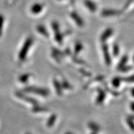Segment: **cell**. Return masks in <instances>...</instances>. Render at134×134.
<instances>
[{
	"label": "cell",
	"mask_w": 134,
	"mask_h": 134,
	"mask_svg": "<svg viewBox=\"0 0 134 134\" xmlns=\"http://www.w3.org/2000/svg\"><path fill=\"white\" fill-rule=\"evenodd\" d=\"M33 42L34 39L31 37L26 38L23 43V46H22L21 50L19 52V53H18V58H19V61L23 62L26 60L27 56V53L29 52V49L32 46Z\"/></svg>",
	"instance_id": "1"
},
{
	"label": "cell",
	"mask_w": 134,
	"mask_h": 134,
	"mask_svg": "<svg viewBox=\"0 0 134 134\" xmlns=\"http://www.w3.org/2000/svg\"><path fill=\"white\" fill-rule=\"evenodd\" d=\"M24 91L27 93H33L37 94L38 96L43 97H47L49 95L50 91L48 89L44 88H41V87L37 86H27L24 88Z\"/></svg>",
	"instance_id": "2"
},
{
	"label": "cell",
	"mask_w": 134,
	"mask_h": 134,
	"mask_svg": "<svg viewBox=\"0 0 134 134\" xmlns=\"http://www.w3.org/2000/svg\"><path fill=\"white\" fill-rule=\"evenodd\" d=\"M102 51H103V57L104 58V62L105 64L108 65V66H109L111 64L112 60L108 45H106L105 43H104L103 46H102Z\"/></svg>",
	"instance_id": "3"
},
{
	"label": "cell",
	"mask_w": 134,
	"mask_h": 134,
	"mask_svg": "<svg viewBox=\"0 0 134 134\" xmlns=\"http://www.w3.org/2000/svg\"><path fill=\"white\" fill-rule=\"evenodd\" d=\"M70 17H71V19L73 20V21L76 23V24L78 27H82L84 26L85 23H84L83 18H82L76 12H75V11L71 12V14H70Z\"/></svg>",
	"instance_id": "4"
},
{
	"label": "cell",
	"mask_w": 134,
	"mask_h": 134,
	"mask_svg": "<svg viewBox=\"0 0 134 134\" xmlns=\"http://www.w3.org/2000/svg\"><path fill=\"white\" fill-rule=\"evenodd\" d=\"M16 96L18 97V98L24 100L25 101L27 102V103H31L33 105L37 104V101L36 99H34V98H31V97L26 96V95L24 94L21 93V92H17L16 93Z\"/></svg>",
	"instance_id": "5"
},
{
	"label": "cell",
	"mask_w": 134,
	"mask_h": 134,
	"mask_svg": "<svg viewBox=\"0 0 134 134\" xmlns=\"http://www.w3.org/2000/svg\"><path fill=\"white\" fill-rule=\"evenodd\" d=\"M105 97H106V94L104 90H102L101 88L98 89V96H97L96 103L97 104L100 105L103 104L104 101Z\"/></svg>",
	"instance_id": "6"
},
{
	"label": "cell",
	"mask_w": 134,
	"mask_h": 134,
	"mask_svg": "<svg viewBox=\"0 0 134 134\" xmlns=\"http://www.w3.org/2000/svg\"><path fill=\"white\" fill-rule=\"evenodd\" d=\"M120 13V11L117 9H104L101 12V14L103 17H113L119 15Z\"/></svg>",
	"instance_id": "7"
},
{
	"label": "cell",
	"mask_w": 134,
	"mask_h": 134,
	"mask_svg": "<svg viewBox=\"0 0 134 134\" xmlns=\"http://www.w3.org/2000/svg\"><path fill=\"white\" fill-rule=\"evenodd\" d=\"M114 32L113 29L112 28H108L102 33L101 36L100 37V40L102 42H105L109 38L113 36Z\"/></svg>",
	"instance_id": "8"
},
{
	"label": "cell",
	"mask_w": 134,
	"mask_h": 134,
	"mask_svg": "<svg viewBox=\"0 0 134 134\" xmlns=\"http://www.w3.org/2000/svg\"><path fill=\"white\" fill-rule=\"evenodd\" d=\"M43 9L42 4L39 3H36L32 4L31 8V11L34 14H38L41 13Z\"/></svg>",
	"instance_id": "9"
},
{
	"label": "cell",
	"mask_w": 134,
	"mask_h": 134,
	"mask_svg": "<svg viewBox=\"0 0 134 134\" xmlns=\"http://www.w3.org/2000/svg\"><path fill=\"white\" fill-rule=\"evenodd\" d=\"M84 3H85V5L86 6V7L91 12L94 13L96 11L97 6L96 3H94L93 1H91V0H85Z\"/></svg>",
	"instance_id": "10"
},
{
	"label": "cell",
	"mask_w": 134,
	"mask_h": 134,
	"mask_svg": "<svg viewBox=\"0 0 134 134\" xmlns=\"http://www.w3.org/2000/svg\"><path fill=\"white\" fill-rule=\"evenodd\" d=\"M37 31L39 34H41L42 36H43L45 37L48 38L49 37V33L47 31V29H46V27L43 25H38L36 27Z\"/></svg>",
	"instance_id": "11"
},
{
	"label": "cell",
	"mask_w": 134,
	"mask_h": 134,
	"mask_svg": "<svg viewBox=\"0 0 134 134\" xmlns=\"http://www.w3.org/2000/svg\"><path fill=\"white\" fill-rule=\"evenodd\" d=\"M53 86H54V88L55 89V91H56V93H57V94L59 95V96H62L63 94V88L62 86L61 83H60L58 80L54 79L53 81Z\"/></svg>",
	"instance_id": "12"
},
{
	"label": "cell",
	"mask_w": 134,
	"mask_h": 134,
	"mask_svg": "<svg viewBox=\"0 0 134 134\" xmlns=\"http://www.w3.org/2000/svg\"><path fill=\"white\" fill-rule=\"evenodd\" d=\"M88 126L92 132H96V133H98V132H99L100 131V125H98V124L96 123V122H89Z\"/></svg>",
	"instance_id": "13"
},
{
	"label": "cell",
	"mask_w": 134,
	"mask_h": 134,
	"mask_svg": "<svg viewBox=\"0 0 134 134\" xmlns=\"http://www.w3.org/2000/svg\"><path fill=\"white\" fill-rule=\"evenodd\" d=\"M52 57L57 61L60 62L61 58L63 57V54L62 52H61L59 50L55 48V49L52 50Z\"/></svg>",
	"instance_id": "14"
},
{
	"label": "cell",
	"mask_w": 134,
	"mask_h": 134,
	"mask_svg": "<svg viewBox=\"0 0 134 134\" xmlns=\"http://www.w3.org/2000/svg\"><path fill=\"white\" fill-rule=\"evenodd\" d=\"M128 60H129V57L127 55H124L123 57L121 58V59H120V62H119L118 65H117V70H119L120 68H122L123 66H124L125 65H126L127 62H128Z\"/></svg>",
	"instance_id": "15"
},
{
	"label": "cell",
	"mask_w": 134,
	"mask_h": 134,
	"mask_svg": "<svg viewBox=\"0 0 134 134\" xmlns=\"http://www.w3.org/2000/svg\"><path fill=\"white\" fill-rule=\"evenodd\" d=\"M57 120V115L52 114L50 116L47 121V126L48 127H52L54 125L55 122Z\"/></svg>",
	"instance_id": "16"
},
{
	"label": "cell",
	"mask_w": 134,
	"mask_h": 134,
	"mask_svg": "<svg viewBox=\"0 0 134 134\" xmlns=\"http://www.w3.org/2000/svg\"><path fill=\"white\" fill-rule=\"evenodd\" d=\"M34 106L32 108V111L34 113H42V112H47L48 111V109H47L44 107L38 105L37 104L34 105Z\"/></svg>",
	"instance_id": "17"
},
{
	"label": "cell",
	"mask_w": 134,
	"mask_h": 134,
	"mask_svg": "<svg viewBox=\"0 0 134 134\" xmlns=\"http://www.w3.org/2000/svg\"><path fill=\"white\" fill-rule=\"evenodd\" d=\"M54 34H55V41L57 42L59 44L62 43L63 40V35L61 33L60 31L55 32Z\"/></svg>",
	"instance_id": "18"
},
{
	"label": "cell",
	"mask_w": 134,
	"mask_h": 134,
	"mask_svg": "<svg viewBox=\"0 0 134 134\" xmlns=\"http://www.w3.org/2000/svg\"><path fill=\"white\" fill-rule=\"evenodd\" d=\"M83 49V46L81 42H78L75 43V47H74V53L75 55H78V53L81 52Z\"/></svg>",
	"instance_id": "19"
},
{
	"label": "cell",
	"mask_w": 134,
	"mask_h": 134,
	"mask_svg": "<svg viewBox=\"0 0 134 134\" xmlns=\"http://www.w3.org/2000/svg\"><path fill=\"white\" fill-rule=\"evenodd\" d=\"M122 81V78H120V77H115L114 78L113 80H112V85L115 88H119L120 86V84H121V81Z\"/></svg>",
	"instance_id": "20"
},
{
	"label": "cell",
	"mask_w": 134,
	"mask_h": 134,
	"mask_svg": "<svg viewBox=\"0 0 134 134\" xmlns=\"http://www.w3.org/2000/svg\"><path fill=\"white\" fill-rule=\"evenodd\" d=\"M31 77V75L26 73V74H23L19 77V81L21 83H26L28 81V80Z\"/></svg>",
	"instance_id": "21"
},
{
	"label": "cell",
	"mask_w": 134,
	"mask_h": 134,
	"mask_svg": "<svg viewBox=\"0 0 134 134\" xmlns=\"http://www.w3.org/2000/svg\"><path fill=\"white\" fill-rule=\"evenodd\" d=\"M113 53L114 57H117L120 53V47L117 43H114L113 46Z\"/></svg>",
	"instance_id": "22"
},
{
	"label": "cell",
	"mask_w": 134,
	"mask_h": 134,
	"mask_svg": "<svg viewBox=\"0 0 134 134\" xmlns=\"http://www.w3.org/2000/svg\"><path fill=\"white\" fill-rule=\"evenodd\" d=\"M61 85H62V88L63 89H65V90H71L72 88V86L71 85V84H70L69 82L67 81L66 80H63L62 82L61 83Z\"/></svg>",
	"instance_id": "23"
},
{
	"label": "cell",
	"mask_w": 134,
	"mask_h": 134,
	"mask_svg": "<svg viewBox=\"0 0 134 134\" xmlns=\"http://www.w3.org/2000/svg\"><path fill=\"white\" fill-rule=\"evenodd\" d=\"M127 124L129 128L131 129L132 131H134V119L132 118V117H128L126 120Z\"/></svg>",
	"instance_id": "24"
},
{
	"label": "cell",
	"mask_w": 134,
	"mask_h": 134,
	"mask_svg": "<svg viewBox=\"0 0 134 134\" xmlns=\"http://www.w3.org/2000/svg\"><path fill=\"white\" fill-rule=\"evenodd\" d=\"M52 28L53 31L54 32H57L58 31H60V25L57 21H53L52 23Z\"/></svg>",
	"instance_id": "25"
},
{
	"label": "cell",
	"mask_w": 134,
	"mask_h": 134,
	"mask_svg": "<svg viewBox=\"0 0 134 134\" xmlns=\"http://www.w3.org/2000/svg\"><path fill=\"white\" fill-rule=\"evenodd\" d=\"M4 23V17L3 15L0 14V37L1 36L3 33V25Z\"/></svg>",
	"instance_id": "26"
},
{
	"label": "cell",
	"mask_w": 134,
	"mask_h": 134,
	"mask_svg": "<svg viewBox=\"0 0 134 134\" xmlns=\"http://www.w3.org/2000/svg\"><path fill=\"white\" fill-rule=\"evenodd\" d=\"M122 80L125 82H127V83H133L134 82V75H132V76H127V77H126V78H123Z\"/></svg>",
	"instance_id": "27"
},
{
	"label": "cell",
	"mask_w": 134,
	"mask_h": 134,
	"mask_svg": "<svg viewBox=\"0 0 134 134\" xmlns=\"http://www.w3.org/2000/svg\"><path fill=\"white\" fill-rule=\"evenodd\" d=\"M132 69V66L125 65L124 66H123L122 68H120L119 70L122 72H127V71H130V70H131Z\"/></svg>",
	"instance_id": "28"
},
{
	"label": "cell",
	"mask_w": 134,
	"mask_h": 134,
	"mask_svg": "<svg viewBox=\"0 0 134 134\" xmlns=\"http://www.w3.org/2000/svg\"><path fill=\"white\" fill-rule=\"evenodd\" d=\"M73 60H74V61L75 62L77 63H80V64H83V63H85L83 61V60H80V59L79 60V59H78V58H77L76 57L73 58Z\"/></svg>",
	"instance_id": "29"
},
{
	"label": "cell",
	"mask_w": 134,
	"mask_h": 134,
	"mask_svg": "<svg viewBox=\"0 0 134 134\" xmlns=\"http://www.w3.org/2000/svg\"><path fill=\"white\" fill-rule=\"evenodd\" d=\"M130 109H131V110H132V111L134 112V101L132 102V103H130Z\"/></svg>",
	"instance_id": "30"
},
{
	"label": "cell",
	"mask_w": 134,
	"mask_h": 134,
	"mask_svg": "<svg viewBox=\"0 0 134 134\" xmlns=\"http://www.w3.org/2000/svg\"><path fill=\"white\" fill-rule=\"evenodd\" d=\"M130 93H131V94H132V96H133V98H134V88H132V90H131V91H130Z\"/></svg>",
	"instance_id": "31"
},
{
	"label": "cell",
	"mask_w": 134,
	"mask_h": 134,
	"mask_svg": "<svg viewBox=\"0 0 134 134\" xmlns=\"http://www.w3.org/2000/svg\"><path fill=\"white\" fill-rule=\"evenodd\" d=\"M65 134H73V133H71V132H67L65 133Z\"/></svg>",
	"instance_id": "32"
},
{
	"label": "cell",
	"mask_w": 134,
	"mask_h": 134,
	"mask_svg": "<svg viewBox=\"0 0 134 134\" xmlns=\"http://www.w3.org/2000/svg\"><path fill=\"white\" fill-rule=\"evenodd\" d=\"M91 134H97V133H96V132H92Z\"/></svg>",
	"instance_id": "33"
},
{
	"label": "cell",
	"mask_w": 134,
	"mask_h": 134,
	"mask_svg": "<svg viewBox=\"0 0 134 134\" xmlns=\"http://www.w3.org/2000/svg\"><path fill=\"white\" fill-rule=\"evenodd\" d=\"M133 62H134V54H133Z\"/></svg>",
	"instance_id": "34"
},
{
	"label": "cell",
	"mask_w": 134,
	"mask_h": 134,
	"mask_svg": "<svg viewBox=\"0 0 134 134\" xmlns=\"http://www.w3.org/2000/svg\"><path fill=\"white\" fill-rule=\"evenodd\" d=\"M26 134H31V133H26Z\"/></svg>",
	"instance_id": "35"
}]
</instances>
